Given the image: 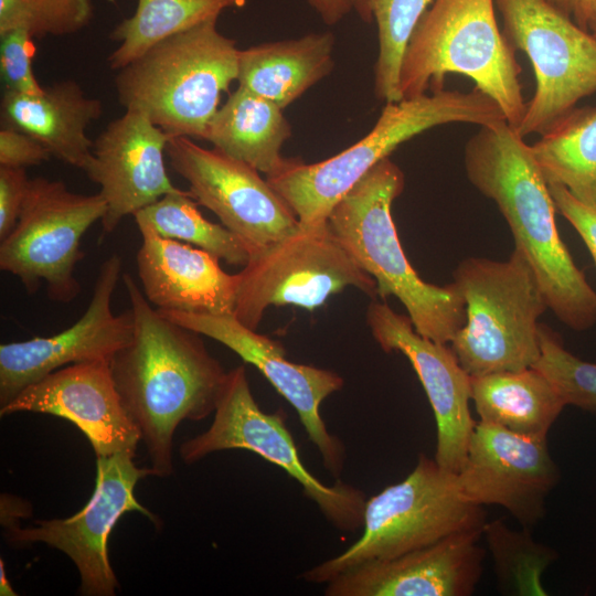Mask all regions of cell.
<instances>
[{"instance_id":"1","label":"cell","mask_w":596,"mask_h":596,"mask_svg":"<svg viewBox=\"0 0 596 596\" xmlns=\"http://www.w3.org/2000/svg\"><path fill=\"white\" fill-rule=\"evenodd\" d=\"M134 316L129 344L110 362L123 405L138 428L157 477L173 473V436L182 421L215 411L227 371L200 333L162 316L130 274H123Z\"/></svg>"},{"instance_id":"2","label":"cell","mask_w":596,"mask_h":596,"mask_svg":"<svg viewBox=\"0 0 596 596\" xmlns=\"http://www.w3.org/2000/svg\"><path fill=\"white\" fill-rule=\"evenodd\" d=\"M464 164L469 182L504 217L514 248L532 266L549 309L573 330L592 328L596 292L561 238L556 209L531 146L507 120L481 126L465 146Z\"/></svg>"},{"instance_id":"3","label":"cell","mask_w":596,"mask_h":596,"mask_svg":"<svg viewBox=\"0 0 596 596\" xmlns=\"http://www.w3.org/2000/svg\"><path fill=\"white\" fill-rule=\"evenodd\" d=\"M404 185L400 167L390 158L381 160L336 204L328 224L374 278L377 298L396 297L421 336L449 344L466 321L465 301L454 283H426L406 258L391 213Z\"/></svg>"},{"instance_id":"4","label":"cell","mask_w":596,"mask_h":596,"mask_svg":"<svg viewBox=\"0 0 596 596\" xmlns=\"http://www.w3.org/2000/svg\"><path fill=\"white\" fill-rule=\"evenodd\" d=\"M507 120L500 106L477 87L441 89L385 103L361 140L320 162L286 159L266 180L285 200L301 225L328 221L336 204L400 145L436 126L466 123L479 127Z\"/></svg>"},{"instance_id":"5","label":"cell","mask_w":596,"mask_h":596,"mask_svg":"<svg viewBox=\"0 0 596 596\" xmlns=\"http://www.w3.org/2000/svg\"><path fill=\"white\" fill-rule=\"evenodd\" d=\"M217 19L171 35L117 71L119 104L169 137L205 139L223 92L237 79L241 50Z\"/></svg>"},{"instance_id":"6","label":"cell","mask_w":596,"mask_h":596,"mask_svg":"<svg viewBox=\"0 0 596 596\" xmlns=\"http://www.w3.org/2000/svg\"><path fill=\"white\" fill-rule=\"evenodd\" d=\"M494 0H434L416 24L400 68V93L444 89L447 74L471 78L517 128L526 109L515 51L500 31Z\"/></svg>"},{"instance_id":"7","label":"cell","mask_w":596,"mask_h":596,"mask_svg":"<svg viewBox=\"0 0 596 596\" xmlns=\"http://www.w3.org/2000/svg\"><path fill=\"white\" fill-rule=\"evenodd\" d=\"M453 277L466 321L449 344L462 369L479 376L534 366L539 318L549 307L526 257L517 248L503 262L468 257Z\"/></svg>"},{"instance_id":"8","label":"cell","mask_w":596,"mask_h":596,"mask_svg":"<svg viewBox=\"0 0 596 596\" xmlns=\"http://www.w3.org/2000/svg\"><path fill=\"white\" fill-rule=\"evenodd\" d=\"M486 523L482 505L460 494L456 472L419 454L403 481L366 499L361 536L339 555L304 572L301 578L326 584L361 563L391 558L457 533L482 531Z\"/></svg>"},{"instance_id":"9","label":"cell","mask_w":596,"mask_h":596,"mask_svg":"<svg viewBox=\"0 0 596 596\" xmlns=\"http://www.w3.org/2000/svg\"><path fill=\"white\" fill-rule=\"evenodd\" d=\"M237 275L233 315L253 330L269 306L315 310L348 286L377 298L376 281L340 244L328 221L299 224L290 235L252 253Z\"/></svg>"},{"instance_id":"10","label":"cell","mask_w":596,"mask_h":596,"mask_svg":"<svg viewBox=\"0 0 596 596\" xmlns=\"http://www.w3.org/2000/svg\"><path fill=\"white\" fill-rule=\"evenodd\" d=\"M228 449L255 453L283 469L339 531L354 533L362 529L364 492L341 479L327 486L307 469L283 412L265 413L259 408L243 365L227 371L211 426L185 440L180 446V456L185 464H193L212 453Z\"/></svg>"},{"instance_id":"11","label":"cell","mask_w":596,"mask_h":596,"mask_svg":"<svg viewBox=\"0 0 596 596\" xmlns=\"http://www.w3.org/2000/svg\"><path fill=\"white\" fill-rule=\"evenodd\" d=\"M507 40L531 61L535 91L515 131L542 135L596 93V35L546 0H496Z\"/></svg>"},{"instance_id":"12","label":"cell","mask_w":596,"mask_h":596,"mask_svg":"<svg viewBox=\"0 0 596 596\" xmlns=\"http://www.w3.org/2000/svg\"><path fill=\"white\" fill-rule=\"evenodd\" d=\"M99 193L71 191L60 180L30 179L17 225L0 244V268L29 294L44 283L50 299L70 302L81 292L74 276L84 254L81 240L106 214Z\"/></svg>"},{"instance_id":"13","label":"cell","mask_w":596,"mask_h":596,"mask_svg":"<svg viewBox=\"0 0 596 596\" xmlns=\"http://www.w3.org/2000/svg\"><path fill=\"white\" fill-rule=\"evenodd\" d=\"M128 451L97 457L95 490L85 507L67 519L36 521L6 529L7 540L15 546L44 543L66 554L75 564L79 592L86 596H113L119 587L108 557V539L113 528L127 512H138L150 521L156 515L136 499L137 482L155 476L149 468L137 467Z\"/></svg>"},{"instance_id":"14","label":"cell","mask_w":596,"mask_h":596,"mask_svg":"<svg viewBox=\"0 0 596 596\" xmlns=\"http://www.w3.org/2000/svg\"><path fill=\"white\" fill-rule=\"evenodd\" d=\"M166 155L192 199L242 240L249 255L298 228L292 210L252 166L188 137H170Z\"/></svg>"},{"instance_id":"15","label":"cell","mask_w":596,"mask_h":596,"mask_svg":"<svg viewBox=\"0 0 596 596\" xmlns=\"http://www.w3.org/2000/svg\"><path fill=\"white\" fill-rule=\"evenodd\" d=\"M547 437L526 436L479 421L456 481L465 500L504 508L523 528L545 514L546 498L560 480Z\"/></svg>"},{"instance_id":"16","label":"cell","mask_w":596,"mask_h":596,"mask_svg":"<svg viewBox=\"0 0 596 596\" xmlns=\"http://www.w3.org/2000/svg\"><path fill=\"white\" fill-rule=\"evenodd\" d=\"M121 267L117 254L104 260L86 311L67 329L0 345V407L53 371L75 363L111 362L129 344L134 336L132 311L116 315L111 308Z\"/></svg>"},{"instance_id":"17","label":"cell","mask_w":596,"mask_h":596,"mask_svg":"<svg viewBox=\"0 0 596 596\" xmlns=\"http://www.w3.org/2000/svg\"><path fill=\"white\" fill-rule=\"evenodd\" d=\"M158 311L175 323L226 345L258 369L297 412L308 438L321 456L324 469L336 480L340 479L345 448L328 430L319 411L330 394L342 389L343 379L338 373L289 361L279 342L244 326L233 313Z\"/></svg>"},{"instance_id":"18","label":"cell","mask_w":596,"mask_h":596,"mask_svg":"<svg viewBox=\"0 0 596 596\" xmlns=\"http://www.w3.org/2000/svg\"><path fill=\"white\" fill-rule=\"evenodd\" d=\"M371 333L383 351L403 353L415 370L433 408L437 444L435 460L457 472L466 457L476 422L471 401V376L459 364L447 343L421 336L408 316L373 299L366 310Z\"/></svg>"},{"instance_id":"19","label":"cell","mask_w":596,"mask_h":596,"mask_svg":"<svg viewBox=\"0 0 596 596\" xmlns=\"http://www.w3.org/2000/svg\"><path fill=\"white\" fill-rule=\"evenodd\" d=\"M170 137L147 115L127 109L110 121L93 143V158L84 171L99 185L106 202L102 225L106 233L166 194L181 191L171 182L164 163Z\"/></svg>"},{"instance_id":"20","label":"cell","mask_w":596,"mask_h":596,"mask_svg":"<svg viewBox=\"0 0 596 596\" xmlns=\"http://www.w3.org/2000/svg\"><path fill=\"white\" fill-rule=\"evenodd\" d=\"M43 413L72 422L88 438L97 457L136 454L140 433L128 416L110 362L63 366L21 391L0 407V415Z\"/></svg>"},{"instance_id":"21","label":"cell","mask_w":596,"mask_h":596,"mask_svg":"<svg viewBox=\"0 0 596 596\" xmlns=\"http://www.w3.org/2000/svg\"><path fill=\"white\" fill-rule=\"evenodd\" d=\"M482 531L355 565L326 583V596H469L481 577Z\"/></svg>"},{"instance_id":"22","label":"cell","mask_w":596,"mask_h":596,"mask_svg":"<svg viewBox=\"0 0 596 596\" xmlns=\"http://www.w3.org/2000/svg\"><path fill=\"white\" fill-rule=\"evenodd\" d=\"M141 245L138 277L147 300L160 311L233 313L238 275L222 269L219 258L190 244L137 225Z\"/></svg>"},{"instance_id":"23","label":"cell","mask_w":596,"mask_h":596,"mask_svg":"<svg viewBox=\"0 0 596 596\" xmlns=\"http://www.w3.org/2000/svg\"><path fill=\"white\" fill-rule=\"evenodd\" d=\"M1 127L26 132L41 141L52 157L87 169L93 143L87 134L91 123L103 115V102L87 96L75 81H61L38 95L3 92Z\"/></svg>"},{"instance_id":"24","label":"cell","mask_w":596,"mask_h":596,"mask_svg":"<svg viewBox=\"0 0 596 596\" xmlns=\"http://www.w3.org/2000/svg\"><path fill=\"white\" fill-rule=\"evenodd\" d=\"M331 32L262 43L241 50L238 86L285 108L334 67Z\"/></svg>"},{"instance_id":"25","label":"cell","mask_w":596,"mask_h":596,"mask_svg":"<svg viewBox=\"0 0 596 596\" xmlns=\"http://www.w3.org/2000/svg\"><path fill=\"white\" fill-rule=\"evenodd\" d=\"M470 385L480 421L521 435L547 437L567 406L555 384L535 366L471 376Z\"/></svg>"},{"instance_id":"26","label":"cell","mask_w":596,"mask_h":596,"mask_svg":"<svg viewBox=\"0 0 596 596\" xmlns=\"http://www.w3.org/2000/svg\"><path fill=\"white\" fill-rule=\"evenodd\" d=\"M290 136L283 108L238 86L211 119L204 140L268 175L283 164L280 150Z\"/></svg>"},{"instance_id":"27","label":"cell","mask_w":596,"mask_h":596,"mask_svg":"<svg viewBox=\"0 0 596 596\" xmlns=\"http://www.w3.org/2000/svg\"><path fill=\"white\" fill-rule=\"evenodd\" d=\"M531 150L547 184L596 209V106L572 109Z\"/></svg>"},{"instance_id":"28","label":"cell","mask_w":596,"mask_h":596,"mask_svg":"<svg viewBox=\"0 0 596 596\" xmlns=\"http://www.w3.org/2000/svg\"><path fill=\"white\" fill-rule=\"evenodd\" d=\"M246 0H138L134 14L119 22L109 39L119 43L108 56L114 71L137 58L158 42L217 19L227 8H241Z\"/></svg>"},{"instance_id":"29","label":"cell","mask_w":596,"mask_h":596,"mask_svg":"<svg viewBox=\"0 0 596 596\" xmlns=\"http://www.w3.org/2000/svg\"><path fill=\"white\" fill-rule=\"evenodd\" d=\"M136 224L158 235L204 249L230 265L245 266L249 252L242 240L223 224L206 220L189 191L169 193L134 215Z\"/></svg>"},{"instance_id":"30","label":"cell","mask_w":596,"mask_h":596,"mask_svg":"<svg viewBox=\"0 0 596 596\" xmlns=\"http://www.w3.org/2000/svg\"><path fill=\"white\" fill-rule=\"evenodd\" d=\"M433 0H353L365 23L377 26L379 54L374 65V93L385 103L402 99L400 68L409 38Z\"/></svg>"},{"instance_id":"31","label":"cell","mask_w":596,"mask_h":596,"mask_svg":"<svg viewBox=\"0 0 596 596\" xmlns=\"http://www.w3.org/2000/svg\"><path fill=\"white\" fill-rule=\"evenodd\" d=\"M528 530L512 531L496 520L485 524L482 535L494 560L501 588L521 595H545L541 575L556 553L535 542Z\"/></svg>"},{"instance_id":"32","label":"cell","mask_w":596,"mask_h":596,"mask_svg":"<svg viewBox=\"0 0 596 596\" xmlns=\"http://www.w3.org/2000/svg\"><path fill=\"white\" fill-rule=\"evenodd\" d=\"M93 15V0H0V34L22 30L33 38L68 35Z\"/></svg>"},{"instance_id":"33","label":"cell","mask_w":596,"mask_h":596,"mask_svg":"<svg viewBox=\"0 0 596 596\" xmlns=\"http://www.w3.org/2000/svg\"><path fill=\"white\" fill-rule=\"evenodd\" d=\"M541 355L535 368L557 387L566 405L596 413V363L571 353L550 327L540 323Z\"/></svg>"},{"instance_id":"34","label":"cell","mask_w":596,"mask_h":596,"mask_svg":"<svg viewBox=\"0 0 596 596\" xmlns=\"http://www.w3.org/2000/svg\"><path fill=\"white\" fill-rule=\"evenodd\" d=\"M33 36L22 30L0 34V74L4 92L38 95L44 91L33 72Z\"/></svg>"},{"instance_id":"35","label":"cell","mask_w":596,"mask_h":596,"mask_svg":"<svg viewBox=\"0 0 596 596\" xmlns=\"http://www.w3.org/2000/svg\"><path fill=\"white\" fill-rule=\"evenodd\" d=\"M52 157L36 138L18 129H0V167L28 168L39 166Z\"/></svg>"},{"instance_id":"36","label":"cell","mask_w":596,"mask_h":596,"mask_svg":"<svg viewBox=\"0 0 596 596\" xmlns=\"http://www.w3.org/2000/svg\"><path fill=\"white\" fill-rule=\"evenodd\" d=\"M30 179L24 168L0 167V240L17 225Z\"/></svg>"},{"instance_id":"37","label":"cell","mask_w":596,"mask_h":596,"mask_svg":"<svg viewBox=\"0 0 596 596\" xmlns=\"http://www.w3.org/2000/svg\"><path fill=\"white\" fill-rule=\"evenodd\" d=\"M556 212L564 216L579 234L592 257L596 256V209L583 204L568 191L556 184H547Z\"/></svg>"},{"instance_id":"38","label":"cell","mask_w":596,"mask_h":596,"mask_svg":"<svg viewBox=\"0 0 596 596\" xmlns=\"http://www.w3.org/2000/svg\"><path fill=\"white\" fill-rule=\"evenodd\" d=\"M558 11L570 17L577 25L588 30L596 0H546Z\"/></svg>"},{"instance_id":"39","label":"cell","mask_w":596,"mask_h":596,"mask_svg":"<svg viewBox=\"0 0 596 596\" xmlns=\"http://www.w3.org/2000/svg\"><path fill=\"white\" fill-rule=\"evenodd\" d=\"M321 20L333 25L353 10V0H307Z\"/></svg>"},{"instance_id":"40","label":"cell","mask_w":596,"mask_h":596,"mask_svg":"<svg viewBox=\"0 0 596 596\" xmlns=\"http://www.w3.org/2000/svg\"><path fill=\"white\" fill-rule=\"evenodd\" d=\"M30 513L28 503L8 494L1 496V523L4 529L19 524V518L26 517Z\"/></svg>"},{"instance_id":"41","label":"cell","mask_w":596,"mask_h":596,"mask_svg":"<svg viewBox=\"0 0 596 596\" xmlns=\"http://www.w3.org/2000/svg\"><path fill=\"white\" fill-rule=\"evenodd\" d=\"M0 595L1 596H15L17 593L14 592L13 587L11 586L7 572L6 566L2 560H0Z\"/></svg>"},{"instance_id":"42","label":"cell","mask_w":596,"mask_h":596,"mask_svg":"<svg viewBox=\"0 0 596 596\" xmlns=\"http://www.w3.org/2000/svg\"><path fill=\"white\" fill-rule=\"evenodd\" d=\"M588 30L596 35V4L589 20Z\"/></svg>"},{"instance_id":"43","label":"cell","mask_w":596,"mask_h":596,"mask_svg":"<svg viewBox=\"0 0 596 596\" xmlns=\"http://www.w3.org/2000/svg\"><path fill=\"white\" fill-rule=\"evenodd\" d=\"M593 259H594V263H595V265H596V256H595V257H593Z\"/></svg>"}]
</instances>
